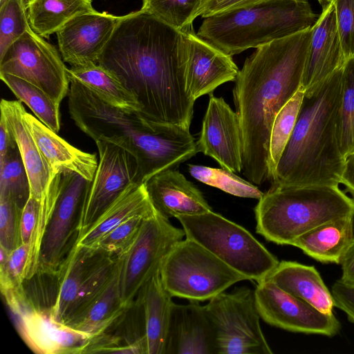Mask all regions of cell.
Segmentation results:
<instances>
[{"label":"cell","mask_w":354,"mask_h":354,"mask_svg":"<svg viewBox=\"0 0 354 354\" xmlns=\"http://www.w3.org/2000/svg\"><path fill=\"white\" fill-rule=\"evenodd\" d=\"M184 32L140 10L122 16L97 64L136 97L145 120L190 128L195 101L185 82Z\"/></svg>","instance_id":"6da1fadb"},{"label":"cell","mask_w":354,"mask_h":354,"mask_svg":"<svg viewBox=\"0 0 354 354\" xmlns=\"http://www.w3.org/2000/svg\"><path fill=\"white\" fill-rule=\"evenodd\" d=\"M312 27L256 48L233 88L243 140V173L260 185L269 180L268 149L276 115L301 88Z\"/></svg>","instance_id":"7a4b0ae2"},{"label":"cell","mask_w":354,"mask_h":354,"mask_svg":"<svg viewBox=\"0 0 354 354\" xmlns=\"http://www.w3.org/2000/svg\"><path fill=\"white\" fill-rule=\"evenodd\" d=\"M69 80L68 111L76 126L95 142L106 141L132 154L144 183L181 162L185 140L179 127L113 107L76 80Z\"/></svg>","instance_id":"3957f363"},{"label":"cell","mask_w":354,"mask_h":354,"mask_svg":"<svg viewBox=\"0 0 354 354\" xmlns=\"http://www.w3.org/2000/svg\"><path fill=\"white\" fill-rule=\"evenodd\" d=\"M342 68L310 95H304L295 127L271 185H339L345 158L337 137Z\"/></svg>","instance_id":"277c9868"},{"label":"cell","mask_w":354,"mask_h":354,"mask_svg":"<svg viewBox=\"0 0 354 354\" xmlns=\"http://www.w3.org/2000/svg\"><path fill=\"white\" fill-rule=\"evenodd\" d=\"M318 17L308 0H268L204 18L196 34L232 56L311 28Z\"/></svg>","instance_id":"5b68a950"},{"label":"cell","mask_w":354,"mask_h":354,"mask_svg":"<svg viewBox=\"0 0 354 354\" xmlns=\"http://www.w3.org/2000/svg\"><path fill=\"white\" fill-rule=\"evenodd\" d=\"M254 207L256 232L278 245L292 241L317 226L354 215V199L339 185H271Z\"/></svg>","instance_id":"8992f818"},{"label":"cell","mask_w":354,"mask_h":354,"mask_svg":"<svg viewBox=\"0 0 354 354\" xmlns=\"http://www.w3.org/2000/svg\"><path fill=\"white\" fill-rule=\"evenodd\" d=\"M176 218L185 238L197 242L248 280L265 279L279 263L248 230L213 210Z\"/></svg>","instance_id":"52a82bcc"},{"label":"cell","mask_w":354,"mask_h":354,"mask_svg":"<svg viewBox=\"0 0 354 354\" xmlns=\"http://www.w3.org/2000/svg\"><path fill=\"white\" fill-rule=\"evenodd\" d=\"M160 277L172 297L209 301L234 284L248 280L197 242L185 238L164 259Z\"/></svg>","instance_id":"ba28073f"},{"label":"cell","mask_w":354,"mask_h":354,"mask_svg":"<svg viewBox=\"0 0 354 354\" xmlns=\"http://www.w3.org/2000/svg\"><path fill=\"white\" fill-rule=\"evenodd\" d=\"M185 237L183 229L173 225L156 209L143 220L127 251L118 258L119 292L129 308L142 287L158 272L172 248Z\"/></svg>","instance_id":"9c48e42d"},{"label":"cell","mask_w":354,"mask_h":354,"mask_svg":"<svg viewBox=\"0 0 354 354\" xmlns=\"http://www.w3.org/2000/svg\"><path fill=\"white\" fill-rule=\"evenodd\" d=\"M216 334L218 354H272L260 324L254 290L223 292L205 305Z\"/></svg>","instance_id":"30bf717a"},{"label":"cell","mask_w":354,"mask_h":354,"mask_svg":"<svg viewBox=\"0 0 354 354\" xmlns=\"http://www.w3.org/2000/svg\"><path fill=\"white\" fill-rule=\"evenodd\" d=\"M67 71L56 48L32 28L0 57V73L16 76L35 85L59 104L69 91Z\"/></svg>","instance_id":"8fae6325"},{"label":"cell","mask_w":354,"mask_h":354,"mask_svg":"<svg viewBox=\"0 0 354 354\" xmlns=\"http://www.w3.org/2000/svg\"><path fill=\"white\" fill-rule=\"evenodd\" d=\"M89 183L77 173H62L59 194L41 239L36 274H57L76 243Z\"/></svg>","instance_id":"7c38bea8"},{"label":"cell","mask_w":354,"mask_h":354,"mask_svg":"<svg viewBox=\"0 0 354 354\" xmlns=\"http://www.w3.org/2000/svg\"><path fill=\"white\" fill-rule=\"evenodd\" d=\"M95 143L100 158L84 195L77 239L130 184L144 183L138 162L132 154L106 141L98 140Z\"/></svg>","instance_id":"4fadbf2b"},{"label":"cell","mask_w":354,"mask_h":354,"mask_svg":"<svg viewBox=\"0 0 354 354\" xmlns=\"http://www.w3.org/2000/svg\"><path fill=\"white\" fill-rule=\"evenodd\" d=\"M261 319L268 324L295 333L333 336L340 324L333 313H324L281 289L267 279L254 290Z\"/></svg>","instance_id":"5bb4252c"},{"label":"cell","mask_w":354,"mask_h":354,"mask_svg":"<svg viewBox=\"0 0 354 354\" xmlns=\"http://www.w3.org/2000/svg\"><path fill=\"white\" fill-rule=\"evenodd\" d=\"M198 152L214 158L235 174L243 170V140L236 112L223 97L209 94L201 130L196 141Z\"/></svg>","instance_id":"9a60e30c"},{"label":"cell","mask_w":354,"mask_h":354,"mask_svg":"<svg viewBox=\"0 0 354 354\" xmlns=\"http://www.w3.org/2000/svg\"><path fill=\"white\" fill-rule=\"evenodd\" d=\"M121 18L95 10L71 19L56 32L63 60L71 66L97 64Z\"/></svg>","instance_id":"2e32d148"},{"label":"cell","mask_w":354,"mask_h":354,"mask_svg":"<svg viewBox=\"0 0 354 354\" xmlns=\"http://www.w3.org/2000/svg\"><path fill=\"white\" fill-rule=\"evenodd\" d=\"M51 308H29L16 317L19 333L35 353H86L93 335L56 321Z\"/></svg>","instance_id":"e0dca14e"},{"label":"cell","mask_w":354,"mask_h":354,"mask_svg":"<svg viewBox=\"0 0 354 354\" xmlns=\"http://www.w3.org/2000/svg\"><path fill=\"white\" fill-rule=\"evenodd\" d=\"M346 62L337 29L334 2L322 8L312 26L301 88L310 95Z\"/></svg>","instance_id":"ac0fdd59"},{"label":"cell","mask_w":354,"mask_h":354,"mask_svg":"<svg viewBox=\"0 0 354 354\" xmlns=\"http://www.w3.org/2000/svg\"><path fill=\"white\" fill-rule=\"evenodd\" d=\"M187 48L186 88L196 101L221 84L235 81L239 69L232 56L199 37L193 29L184 32Z\"/></svg>","instance_id":"d6986e66"},{"label":"cell","mask_w":354,"mask_h":354,"mask_svg":"<svg viewBox=\"0 0 354 354\" xmlns=\"http://www.w3.org/2000/svg\"><path fill=\"white\" fill-rule=\"evenodd\" d=\"M165 354H218L216 330L205 305L173 304Z\"/></svg>","instance_id":"ffe728a7"},{"label":"cell","mask_w":354,"mask_h":354,"mask_svg":"<svg viewBox=\"0 0 354 354\" xmlns=\"http://www.w3.org/2000/svg\"><path fill=\"white\" fill-rule=\"evenodd\" d=\"M1 116L4 119L12 135L24 167L30 189V196L39 203L54 186L58 175H53L50 169L37 147L24 113L26 109L20 100L2 99L0 103Z\"/></svg>","instance_id":"44dd1931"},{"label":"cell","mask_w":354,"mask_h":354,"mask_svg":"<svg viewBox=\"0 0 354 354\" xmlns=\"http://www.w3.org/2000/svg\"><path fill=\"white\" fill-rule=\"evenodd\" d=\"M145 185L155 209L168 218L212 210L201 192L176 169L155 174Z\"/></svg>","instance_id":"7402d4cb"},{"label":"cell","mask_w":354,"mask_h":354,"mask_svg":"<svg viewBox=\"0 0 354 354\" xmlns=\"http://www.w3.org/2000/svg\"><path fill=\"white\" fill-rule=\"evenodd\" d=\"M24 116L53 175L74 172L88 180H93L98 165L95 153L84 152L70 145L26 111Z\"/></svg>","instance_id":"603a6c76"},{"label":"cell","mask_w":354,"mask_h":354,"mask_svg":"<svg viewBox=\"0 0 354 354\" xmlns=\"http://www.w3.org/2000/svg\"><path fill=\"white\" fill-rule=\"evenodd\" d=\"M110 254L97 248L74 245L59 272V290L50 309L53 318L64 324L79 290L88 275Z\"/></svg>","instance_id":"cb8c5ba5"},{"label":"cell","mask_w":354,"mask_h":354,"mask_svg":"<svg viewBox=\"0 0 354 354\" xmlns=\"http://www.w3.org/2000/svg\"><path fill=\"white\" fill-rule=\"evenodd\" d=\"M324 313H333L330 291L314 266L281 261L266 278Z\"/></svg>","instance_id":"d4e9b609"},{"label":"cell","mask_w":354,"mask_h":354,"mask_svg":"<svg viewBox=\"0 0 354 354\" xmlns=\"http://www.w3.org/2000/svg\"><path fill=\"white\" fill-rule=\"evenodd\" d=\"M155 211L145 183H131L77 240L75 245L92 248L123 222L136 216H149Z\"/></svg>","instance_id":"484cf974"},{"label":"cell","mask_w":354,"mask_h":354,"mask_svg":"<svg viewBox=\"0 0 354 354\" xmlns=\"http://www.w3.org/2000/svg\"><path fill=\"white\" fill-rule=\"evenodd\" d=\"M354 239V215L330 220L295 239L291 245L322 263L340 264Z\"/></svg>","instance_id":"4316f807"},{"label":"cell","mask_w":354,"mask_h":354,"mask_svg":"<svg viewBox=\"0 0 354 354\" xmlns=\"http://www.w3.org/2000/svg\"><path fill=\"white\" fill-rule=\"evenodd\" d=\"M172 297L164 288L160 272L140 290L136 299L142 306L147 354H165Z\"/></svg>","instance_id":"83f0119b"},{"label":"cell","mask_w":354,"mask_h":354,"mask_svg":"<svg viewBox=\"0 0 354 354\" xmlns=\"http://www.w3.org/2000/svg\"><path fill=\"white\" fill-rule=\"evenodd\" d=\"M118 276L119 262L115 274L104 290L65 324L92 335L103 333L111 328L129 309L120 299Z\"/></svg>","instance_id":"f1b7e54d"},{"label":"cell","mask_w":354,"mask_h":354,"mask_svg":"<svg viewBox=\"0 0 354 354\" xmlns=\"http://www.w3.org/2000/svg\"><path fill=\"white\" fill-rule=\"evenodd\" d=\"M67 72L69 79L84 85L105 103L129 113L141 111L135 95L99 64L71 66Z\"/></svg>","instance_id":"f546056e"},{"label":"cell","mask_w":354,"mask_h":354,"mask_svg":"<svg viewBox=\"0 0 354 354\" xmlns=\"http://www.w3.org/2000/svg\"><path fill=\"white\" fill-rule=\"evenodd\" d=\"M26 7L32 30L45 38L75 17L95 11L91 0H28Z\"/></svg>","instance_id":"4dcf8cb0"},{"label":"cell","mask_w":354,"mask_h":354,"mask_svg":"<svg viewBox=\"0 0 354 354\" xmlns=\"http://www.w3.org/2000/svg\"><path fill=\"white\" fill-rule=\"evenodd\" d=\"M30 247V243L21 244L11 252L0 247L1 291L15 317L29 308L24 281Z\"/></svg>","instance_id":"1f68e13d"},{"label":"cell","mask_w":354,"mask_h":354,"mask_svg":"<svg viewBox=\"0 0 354 354\" xmlns=\"http://www.w3.org/2000/svg\"><path fill=\"white\" fill-rule=\"evenodd\" d=\"M1 80L21 102L25 103L47 127L55 133L60 129V104L35 85L16 76L0 73Z\"/></svg>","instance_id":"d6a6232c"},{"label":"cell","mask_w":354,"mask_h":354,"mask_svg":"<svg viewBox=\"0 0 354 354\" xmlns=\"http://www.w3.org/2000/svg\"><path fill=\"white\" fill-rule=\"evenodd\" d=\"M336 137L340 152L344 158L354 152V57L348 59L342 67Z\"/></svg>","instance_id":"836d02e7"},{"label":"cell","mask_w":354,"mask_h":354,"mask_svg":"<svg viewBox=\"0 0 354 354\" xmlns=\"http://www.w3.org/2000/svg\"><path fill=\"white\" fill-rule=\"evenodd\" d=\"M304 97L300 88L281 109L274 120L268 149V174L271 180L281 156L290 138Z\"/></svg>","instance_id":"e575fe53"},{"label":"cell","mask_w":354,"mask_h":354,"mask_svg":"<svg viewBox=\"0 0 354 354\" xmlns=\"http://www.w3.org/2000/svg\"><path fill=\"white\" fill-rule=\"evenodd\" d=\"M30 195V183L18 147L0 160V196L9 198L23 210Z\"/></svg>","instance_id":"d590c367"},{"label":"cell","mask_w":354,"mask_h":354,"mask_svg":"<svg viewBox=\"0 0 354 354\" xmlns=\"http://www.w3.org/2000/svg\"><path fill=\"white\" fill-rule=\"evenodd\" d=\"M188 171L197 180L234 196L259 200L263 194L256 185L226 169L189 164Z\"/></svg>","instance_id":"8d00e7d4"},{"label":"cell","mask_w":354,"mask_h":354,"mask_svg":"<svg viewBox=\"0 0 354 354\" xmlns=\"http://www.w3.org/2000/svg\"><path fill=\"white\" fill-rule=\"evenodd\" d=\"M204 0H142L141 10L173 28L186 32L192 29L194 20Z\"/></svg>","instance_id":"74e56055"},{"label":"cell","mask_w":354,"mask_h":354,"mask_svg":"<svg viewBox=\"0 0 354 354\" xmlns=\"http://www.w3.org/2000/svg\"><path fill=\"white\" fill-rule=\"evenodd\" d=\"M30 28L24 0H0V57Z\"/></svg>","instance_id":"f35d334b"},{"label":"cell","mask_w":354,"mask_h":354,"mask_svg":"<svg viewBox=\"0 0 354 354\" xmlns=\"http://www.w3.org/2000/svg\"><path fill=\"white\" fill-rule=\"evenodd\" d=\"M147 216H136L128 219L111 230L92 248H97L117 257H121L135 241Z\"/></svg>","instance_id":"ab89813d"},{"label":"cell","mask_w":354,"mask_h":354,"mask_svg":"<svg viewBox=\"0 0 354 354\" xmlns=\"http://www.w3.org/2000/svg\"><path fill=\"white\" fill-rule=\"evenodd\" d=\"M22 210L9 198L0 196V247L11 252L21 245L19 221Z\"/></svg>","instance_id":"60d3db41"},{"label":"cell","mask_w":354,"mask_h":354,"mask_svg":"<svg viewBox=\"0 0 354 354\" xmlns=\"http://www.w3.org/2000/svg\"><path fill=\"white\" fill-rule=\"evenodd\" d=\"M346 61L354 57V0H333Z\"/></svg>","instance_id":"b9f144b4"},{"label":"cell","mask_w":354,"mask_h":354,"mask_svg":"<svg viewBox=\"0 0 354 354\" xmlns=\"http://www.w3.org/2000/svg\"><path fill=\"white\" fill-rule=\"evenodd\" d=\"M39 202L30 196L21 214L19 221V236L21 244L30 243L35 232L38 214Z\"/></svg>","instance_id":"7bdbcfd3"},{"label":"cell","mask_w":354,"mask_h":354,"mask_svg":"<svg viewBox=\"0 0 354 354\" xmlns=\"http://www.w3.org/2000/svg\"><path fill=\"white\" fill-rule=\"evenodd\" d=\"M268 0H204L198 16L206 18L227 11L245 8Z\"/></svg>","instance_id":"ee69618b"},{"label":"cell","mask_w":354,"mask_h":354,"mask_svg":"<svg viewBox=\"0 0 354 354\" xmlns=\"http://www.w3.org/2000/svg\"><path fill=\"white\" fill-rule=\"evenodd\" d=\"M330 292L334 306L344 311L354 323V286L339 279L333 285Z\"/></svg>","instance_id":"f6af8a7d"},{"label":"cell","mask_w":354,"mask_h":354,"mask_svg":"<svg viewBox=\"0 0 354 354\" xmlns=\"http://www.w3.org/2000/svg\"><path fill=\"white\" fill-rule=\"evenodd\" d=\"M340 264L342 270L340 279L354 286V239L345 252Z\"/></svg>","instance_id":"bcb514c9"},{"label":"cell","mask_w":354,"mask_h":354,"mask_svg":"<svg viewBox=\"0 0 354 354\" xmlns=\"http://www.w3.org/2000/svg\"><path fill=\"white\" fill-rule=\"evenodd\" d=\"M340 184L354 197V152L345 157Z\"/></svg>","instance_id":"7dc6e473"},{"label":"cell","mask_w":354,"mask_h":354,"mask_svg":"<svg viewBox=\"0 0 354 354\" xmlns=\"http://www.w3.org/2000/svg\"><path fill=\"white\" fill-rule=\"evenodd\" d=\"M17 143L11 134L3 117L0 119V160L4 158L8 151L17 148Z\"/></svg>","instance_id":"c3c4849f"},{"label":"cell","mask_w":354,"mask_h":354,"mask_svg":"<svg viewBox=\"0 0 354 354\" xmlns=\"http://www.w3.org/2000/svg\"><path fill=\"white\" fill-rule=\"evenodd\" d=\"M318 3L321 5L322 8L326 6L332 0H317Z\"/></svg>","instance_id":"681fc988"}]
</instances>
